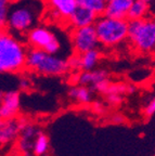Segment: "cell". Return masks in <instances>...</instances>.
<instances>
[{
    "mask_svg": "<svg viewBox=\"0 0 155 156\" xmlns=\"http://www.w3.org/2000/svg\"><path fill=\"white\" fill-rule=\"evenodd\" d=\"M28 48L7 28L0 29V75L19 73L26 67Z\"/></svg>",
    "mask_w": 155,
    "mask_h": 156,
    "instance_id": "obj_1",
    "label": "cell"
},
{
    "mask_svg": "<svg viewBox=\"0 0 155 156\" xmlns=\"http://www.w3.org/2000/svg\"><path fill=\"white\" fill-rule=\"evenodd\" d=\"M45 3L41 0H28L12 3L5 28L14 35H26L44 14Z\"/></svg>",
    "mask_w": 155,
    "mask_h": 156,
    "instance_id": "obj_2",
    "label": "cell"
},
{
    "mask_svg": "<svg viewBox=\"0 0 155 156\" xmlns=\"http://www.w3.org/2000/svg\"><path fill=\"white\" fill-rule=\"evenodd\" d=\"M26 68L45 76H62L70 69L67 60L64 58L32 48L27 51Z\"/></svg>",
    "mask_w": 155,
    "mask_h": 156,
    "instance_id": "obj_3",
    "label": "cell"
},
{
    "mask_svg": "<svg viewBox=\"0 0 155 156\" xmlns=\"http://www.w3.org/2000/svg\"><path fill=\"white\" fill-rule=\"evenodd\" d=\"M100 46L114 48L128 38V20L99 15L95 23Z\"/></svg>",
    "mask_w": 155,
    "mask_h": 156,
    "instance_id": "obj_4",
    "label": "cell"
},
{
    "mask_svg": "<svg viewBox=\"0 0 155 156\" xmlns=\"http://www.w3.org/2000/svg\"><path fill=\"white\" fill-rule=\"evenodd\" d=\"M137 51L151 53L155 51V17L128 21V38Z\"/></svg>",
    "mask_w": 155,
    "mask_h": 156,
    "instance_id": "obj_5",
    "label": "cell"
},
{
    "mask_svg": "<svg viewBox=\"0 0 155 156\" xmlns=\"http://www.w3.org/2000/svg\"><path fill=\"white\" fill-rule=\"evenodd\" d=\"M26 41L32 49L44 50L50 54H58L62 48L56 35L42 25H37L27 33Z\"/></svg>",
    "mask_w": 155,
    "mask_h": 156,
    "instance_id": "obj_6",
    "label": "cell"
},
{
    "mask_svg": "<svg viewBox=\"0 0 155 156\" xmlns=\"http://www.w3.org/2000/svg\"><path fill=\"white\" fill-rule=\"evenodd\" d=\"M70 42L75 53L82 54L100 46L98 35L93 25L80 28H73L70 33Z\"/></svg>",
    "mask_w": 155,
    "mask_h": 156,
    "instance_id": "obj_7",
    "label": "cell"
},
{
    "mask_svg": "<svg viewBox=\"0 0 155 156\" xmlns=\"http://www.w3.org/2000/svg\"><path fill=\"white\" fill-rule=\"evenodd\" d=\"M46 7L52 21L67 22L77 9V0H46Z\"/></svg>",
    "mask_w": 155,
    "mask_h": 156,
    "instance_id": "obj_8",
    "label": "cell"
},
{
    "mask_svg": "<svg viewBox=\"0 0 155 156\" xmlns=\"http://www.w3.org/2000/svg\"><path fill=\"white\" fill-rule=\"evenodd\" d=\"M21 107V95L19 91H5L2 102L0 105V119H11L15 118Z\"/></svg>",
    "mask_w": 155,
    "mask_h": 156,
    "instance_id": "obj_9",
    "label": "cell"
},
{
    "mask_svg": "<svg viewBox=\"0 0 155 156\" xmlns=\"http://www.w3.org/2000/svg\"><path fill=\"white\" fill-rule=\"evenodd\" d=\"M37 127L31 122L25 120H21V131H20V140H19V149L24 154L33 152L34 146V140L38 134Z\"/></svg>",
    "mask_w": 155,
    "mask_h": 156,
    "instance_id": "obj_10",
    "label": "cell"
},
{
    "mask_svg": "<svg viewBox=\"0 0 155 156\" xmlns=\"http://www.w3.org/2000/svg\"><path fill=\"white\" fill-rule=\"evenodd\" d=\"M98 17H99V15L96 14L95 12L78 5L77 9L74 11L73 14L70 15V17L68 19L67 24L72 28L91 26V25H95Z\"/></svg>",
    "mask_w": 155,
    "mask_h": 156,
    "instance_id": "obj_11",
    "label": "cell"
},
{
    "mask_svg": "<svg viewBox=\"0 0 155 156\" xmlns=\"http://www.w3.org/2000/svg\"><path fill=\"white\" fill-rule=\"evenodd\" d=\"M109 79V74L104 69H91V71H80L75 76V85L86 86V87H91L90 89L95 87L101 81H104Z\"/></svg>",
    "mask_w": 155,
    "mask_h": 156,
    "instance_id": "obj_12",
    "label": "cell"
},
{
    "mask_svg": "<svg viewBox=\"0 0 155 156\" xmlns=\"http://www.w3.org/2000/svg\"><path fill=\"white\" fill-rule=\"evenodd\" d=\"M21 131V120L0 119V144H8L14 141L20 136Z\"/></svg>",
    "mask_w": 155,
    "mask_h": 156,
    "instance_id": "obj_13",
    "label": "cell"
},
{
    "mask_svg": "<svg viewBox=\"0 0 155 156\" xmlns=\"http://www.w3.org/2000/svg\"><path fill=\"white\" fill-rule=\"evenodd\" d=\"M135 0H106L103 14L114 19H126Z\"/></svg>",
    "mask_w": 155,
    "mask_h": 156,
    "instance_id": "obj_14",
    "label": "cell"
},
{
    "mask_svg": "<svg viewBox=\"0 0 155 156\" xmlns=\"http://www.w3.org/2000/svg\"><path fill=\"white\" fill-rule=\"evenodd\" d=\"M68 97L77 104H88L92 100V90L86 86L75 85L70 88Z\"/></svg>",
    "mask_w": 155,
    "mask_h": 156,
    "instance_id": "obj_15",
    "label": "cell"
},
{
    "mask_svg": "<svg viewBox=\"0 0 155 156\" xmlns=\"http://www.w3.org/2000/svg\"><path fill=\"white\" fill-rule=\"evenodd\" d=\"M80 58V71H91L95 69L96 66L99 64L101 58V52L99 49H93L85 53L79 54Z\"/></svg>",
    "mask_w": 155,
    "mask_h": 156,
    "instance_id": "obj_16",
    "label": "cell"
},
{
    "mask_svg": "<svg viewBox=\"0 0 155 156\" xmlns=\"http://www.w3.org/2000/svg\"><path fill=\"white\" fill-rule=\"evenodd\" d=\"M149 12V3L141 1V0H135L129 9L127 20L133 21V20H141L146 17Z\"/></svg>",
    "mask_w": 155,
    "mask_h": 156,
    "instance_id": "obj_17",
    "label": "cell"
},
{
    "mask_svg": "<svg viewBox=\"0 0 155 156\" xmlns=\"http://www.w3.org/2000/svg\"><path fill=\"white\" fill-rule=\"evenodd\" d=\"M49 151V139L47 134L44 132H38L34 140V146H33V153L36 156L46 155Z\"/></svg>",
    "mask_w": 155,
    "mask_h": 156,
    "instance_id": "obj_18",
    "label": "cell"
},
{
    "mask_svg": "<svg viewBox=\"0 0 155 156\" xmlns=\"http://www.w3.org/2000/svg\"><path fill=\"white\" fill-rule=\"evenodd\" d=\"M78 5L95 12L98 15H102L104 13L106 0H77Z\"/></svg>",
    "mask_w": 155,
    "mask_h": 156,
    "instance_id": "obj_19",
    "label": "cell"
},
{
    "mask_svg": "<svg viewBox=\"0 0 155 156\" xmlns=\"http://www.w3.org/2000/svg\"><path fill=\"white\" fill-rule=\"evenodd\" d=\"M12 0H0V29L5 28Z\"/></svg>",
    "mask_w": 155,
    "mask_h": 156,
    "instance_id": "obj_20",
    "label": "cell"
},
{
    "mask_svg": "<svg viewBox=\"0 0 155 156\" xmlns=\"http://www.w3.org/2000/svg\"><path fill=\"white\" fill-rule=\"evenodd\" d=\"M67 64L70 69H80V58L79 54L74 53L73 55H70L67 60Z\"/></svg>",
    "mask_w": 155,
    "mask_h": 156,
    "instance_id": "obj_21",
    "label": "cell"
},
{
    "mask_svg": "<svg viewBox=\"0 0 155 156\" xmlns=\"http://www.w3.org/2000/svg\"><path fill=\"white\" fill-rule=\"evenodd\" d=\"M143 114L146 117H151L155 114V97L152 98L148 103H146L144 110H143Z\"/></svg>",
    "mask_w": 155,
    "mask_h": 156,
    "instance_id": "obj_22",
    "label": "cell"
},
{
    "mask_svg": "<svg viewBox=\"0 0 155 156\" xmlns=\"http://www.w3.org/2000/svg\"><path fill=\"white\" fill-rule=\"evenodd\" d=\"M105 99H106L107 103L112 105H118L123 101L121 94H116V93H107L105 94Z\"/></svg>",
    "mask_w": 155,
    "mask_h": 156,
    "instance_id": "obj_23",
    "label": "cell"
},
{
    "mask_svg": "<svg viewBox=\"0 0 155 156\" xmlns=\"http://www.w3.org/2000/svg\"><path fill=\"white\" fill-rule=\"evenodd\" d=\"M112 122H115V124L124 122V117L121 115H114V116L112 117Z\"/></svg>",
    "mask_w": 155,
    "mask_h": 156,
    "instance_id": "obj_24",
    "label": "cell"
},
{
    "mask_svg": "<svg viewBox=\"0 0 155 156\" xmlns=\"http://www.w3.org/2000/svg\"><path fill=\"white\" fill-rule=\"evenodd\" d=\"M93 110L100 114L101 112H103V105H102L101 103H99V102H95V103H93Z\"/></svg>",
    "mask_w": 155,
    "mask_h": 156,
    "instance_id": "obj_25",
    "label": "cell"
},
{
    "mask_svg": "<svg viewBox=\"0 0 155 156\" xmlns=\"http://www.w3.org/2000/svg\"><path fill=\"white\" fill-rule=\"evenodd\" d=\"M19 86L21 88H23V89H25V88L28 87V81H27L26 79H25V78H22V79H20Z\"/></svg>",
    "mask_w": 155,
    "mask_h": 156,
    "instance_id": "obj_26",
    "label": "cell"
},
{
    "mask_svg": "<svg viewBox=\"0 0 155 156\" xmlns=\"http://www.w3.org/2000/svg\"><path fill=\"white\" fill-rule=\"evenodd\" d=\"M5 91L1 90L0 89V105H1V102H2V99H3V95H5Z\"/></svg>",
    "mask_w": 155,
    "mask_h": 156,
    "instance_id": "obj_27",
    "label": "cell"
},
{
    "mask_svg": "<svg viewBox=\"0 0 155 156\" xmlns=\"http://www.w3.org/2000/svg\"><path fill=\"white\" fill-rule=\"evenodd\" d=\"M24 1H28V0H12V3H19V2H24Z\"/></svg>",
    "mask_w": 155,
    "mask_h": 156,
    "instance_id": "obj_28",
    "label": "cell"
},
{
    "mask_svg": "<svg viewBox=\"0 0 155 156\" xmlns=\"http://www.w3.org/2000/svg\"><path fill=\"white\" fill-rule=\"evenodd\" d=\"M141 1H144V2H150V1H151V0H141Z\"/></svg>",
    "mask_w": 155,
    "mask_h": 156,
    "instance_id": "obj_29",
    "label": "cell"
}]
</instances>
